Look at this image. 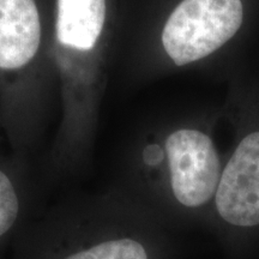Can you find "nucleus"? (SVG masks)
I'll return each instance as SVG.
<instances>
[{
	"instance_id": "nucleus-3",
	"label": "nucleus",
	"mask_w": 259,
	"mask_h": 259,
	"mask_svg": "<svg viewBox=\"0 0 259 259\" xmlns=\"http://www.w3.org/2000/svg\"><path fill=\"white\" fill-rule=\"evenodd\" d=\"M154 218L112 187L71 196L30 220L10 259H160Z\"/></svg>"
},
{
	"instance_id": "nucleus-4",
	"label": "nucleus",
	"mask_w": 259,
	"mask_h": 259,
	"mask_svg": "<svg viewBox=\"0 0 259 259\" xmlns=\"http://www.w3.org/2000/svg\"><path fill=\"white\" fill-rule=\"evenodd\" d=\"M221 161L211 137L181 126L164 134L131 136L122 149L111 187L154 218L163 202L202 209L215 198Z\"/></svg>"
},
{
	"instance_id": "nucleus-2",
	"label": "nucleus",
	"mask_w": 259,
	"mask_h": 259,
	"mask_svg": "<svg viewBox=\"0 0 259 259\" xmlns=\"http://www.w3.org/2000/svg\"><path fill=\"white\" fill-rule=\"evenodd\" d=\"M52 17L40 0H0V136L37 168L58 114Z\"/></svg>"
},
{
	"instance_id": "nucleus-5",
	"label": "nucleus",
	"mask_w": 259,
	"mask_h": 259,
	"mask_svg": "<svg viewBox=\"0 0 259 259\" xmlns=\"http://www.w3.org/2000/svg\"><path fill=\"white\" fill-rule=\"evenodd\" d=\"M244 19L241 0H181L156 30L121 36L116 69L134 85L156 60L174 67L199 63L236 34Z\"/></svg>"
},
{
	"instance_id": "nucleus-7",
	"label": "nucleus",
	"mask_w": 259,
	"mask_h": 259,
	"mask_svg": "<svg viewBox=\"0 0 259 259\" xmlns=\"http://www.w3.org/2000/svg\"><path fill=\"white\" fill-rule=\"evenodd\" d=\"M213 202L220 218L229 225H259V131L236 147L222 170Z\"/></svg>"
},
{
	"instance_id": "nucleus-1",
	"label": "nucleus",
	"mask_w": 259,
	"mask_h": 259,
	"mask_svg": "<svg viewBox=\"0 0 259 259\" xmlns=\"http://www.w3.org/2000/svg\"><path fill=\"white\" fill-rule=\"evenodd\" d=\"M121 32L112 0H54L51 57L58 116L38 164L45 191L82 176L92 163Z\"/></svg>"
},
{
	"instance_id": "nucleus-6",
	"label": "nucleus",
	"mask_w": 259,
	"mask_h": 259,
	"mask_svg": "<svg viewBox=\"0 0 259 259\" xmlns=\"http://www.w3.org/2000/svg\"><path fill=\"white\" fill-rule=\"evenodd\" d=\"M44 193L36 164L12 153L0 136V259L10 258L16 236L42 211Z\"/></svg>"
}]
</instances>
